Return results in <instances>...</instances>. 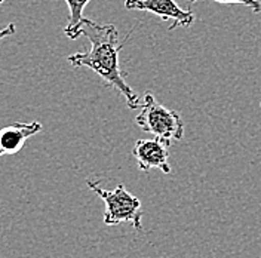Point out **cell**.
I'll list each match as a JSON object with an SVG mask.
<instances>
[{
	"instance_id": "7a4b0ae2",
	"label": "cell",
	"mask_w": 261,
	"mask_h": 258,
	"mask_svg": "<svg viewBox=\"0 0 261 258\" xmlns=\"http://www.w3.org/2000/svg\"><path fill=\"white\" fill-rule=\"evenodd\" d=\"M86 186L97 193L106 203L104 211V224L117 226L120 223H129L135 230H143V211L141 202L137 196L129 193L123 184H119L114 190H104L92 179H86Z\"/></svg>"
},
{
	"instance_id": "8fae6325",
	"label": "cell",
	"mask_w": 261,
	"mask_h": 258,
	"mask_svg": "<svg viewBox=\"0 0 261 258\" xmlns=\"http://www.w3.org/2000/svg\"><path fill=\"white\" fill-rule=\"evenodd\" d=\"M3 2H5V0H0V5H2V3H3Z\"/></svg>"
},
{
	"instance_id": "52a82bcc",
	"label": "cell",
	"mask_w": 261,
	"mask_h": 258,
	"mask_svg": "<svg viewBox=\"0 0 261 258\" xmlns=\"http://www.w3.org/2000/svg\"><path fill=\"white\" fill-rule=\"evenodd\" d=\"M89 2L91 0H65V3L68 5V9H70V18H68V22L64 29L65 36L68 39L74 40L82 36L81 29L86 19L83 16V11Z\"/></svg>"
},
{
	"instance_id": "7c38bea8",
	"label": "cell",
	"mask_w": 261,
	"mask_h": 258,
	"mask_svg": "<svg viewBox=\"0 0 261 258\" xmlns=\"http://www.w3.org/2000/svg\"><path fill=\"white\" fill-rule=\"evenodd\" d=\"M260 109H261V101H260Z\"/></svg>"
},
{
	"instance_id": "30bf717a",
	"label": "cell",
	"mask_w": 261,
	"mask_h": 258,
	"mask_svg": "<svg viewBox=\"0 0 261 258\" xmlns=\"http://www.w3.org/2000/svg\"><path fill=\"white\" fill-rule=\"evenodd\" d=\"M0 156H5V151L2 150V147H0Z\"/></svg>"
},
{
	"instance_id": "277c9868",
	"label": "cell",
	"mask_w": 261,
	"mask_h": 258,
	"mask_svg": "<svg viewBox=\"0 0 261 258\" xmlns=\"http://www.w3.org/2000/svg\"><path fill=\"white\" fill-rule=\"evenodd\" d=\"M125 8L128 11H146L165 21L171 19L169 30L187 29L195 22V14L190 9H182L175 0H125Z\"/></svg>"
},
{
	"instance_id": "5b68a950",
	"label": "cell",
	"mask_w": 261,
	"mask_h": 258,
	"mask_svg": "<svg viewBox=\"0 0 261 258\" xmlns=\"http://www.w3.org/2000/svg\"><path fill=\"white\" fill-rule=\"evenodd\" d=\"M169 144L159 138L154 140H138L132 154L138 163L141 171L148 172L150 169H161L163 174H171V163H169Z\"/></svg>"
},
{
	"instance_id": "8992f818",
	"label": "cell",
	"mask_w": 261,
	"mask_h": 258,
	"mask_svg": "<svg viewBox=\"0 0 261 258\" xmlns=\"http://www.w3.org/2000/svg\"><path fill=\"white\" fill-rule=\"evenodd\" d=\"M42 131L40 122H32V123H21L16 122L9 126L0 129V147L5 151V154H15L18 153L25 141Z\"/></svg>"
},
{
	"instance_id": "9c48e42d",
	"label": "cell",
	"mask_w": 261,
	"mask_h": 258,
	"mask_svg": "<svg viewBox=\"0 0 261 258\" xmlns=\"http://www.w3.org/2000/svg\"><path fill=\"white\" fill-rule=\"evenodd\" d=\"M12 34H15V24L14 22H11L8 27H5V29H0V40H3L5 37H9V36H12Z\"/></svg>"
},
{
	"instance_id": "ba28073f",
	"label": "cell",
	"mask_w": 261,
	"mask_h": 258,
	"mask_svg": "<svg viewBox=\"0 0 261 258\" xmlns=\"http://www.w3.org/2000/svg\"><path fill=\"white\" fill-rule=\"evenodd\" d=\"M200 0H189V3H196ZM218 3H224V5H242V6H248L251 8L255 14L261 12V2L260 0H214Z\"/></svg>"
},
{
	"instance_id": "3957f363",
	"label": "cell",
	"mask_w": 261,
	"mask_h": 258,
	"mask_svg": "<svg viewBox=\"0 0 261 258\" xmlns=\"http://www.w3.org/2000/svg\"><path fill=\"white\" fill-rule=\"evenodd\" d=\"M135 123L144 132L153 134L165 143L179 141L184 137V123L181 116L175 110H169L156 101L151 92H146L143 97V109L135 117Z\"/></svg>"
},
{
	"instance_id": "6da1fadb",
	"label": "cell",
	"mask_w": 261,
	"mask_h": 258,
	"mask_svg": "<svg viewBox=\"0 0 261 258\" xmlns=\"http://www.w3.org/2000/svg\"><path fill=\"white\" fill-rule=\"evenodd\" d=\"M81 34L88 37L91 42V49L88 52H76L67 57V61L73 67H86L114 88L125 98L126 106L130 110L140 107V98L137 92L125 81L126 73L120 70L119 54L129 39L130 33L126 34L125 40L119 42V32L113 24H97L92 19H85L81 29Z\"/></svg>"
}]
</instances>
